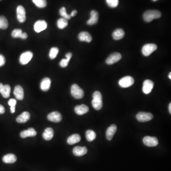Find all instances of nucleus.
Returning <instances> with one entry per match:
<instances>
[{"label": "nucleus", "mask_w": 171, "mask_h": 171, "mask_svg": "<svg viewBox=\"0 0 171 171\" xmlns=\"http://www.w3.org/2000/svg\"><path fill=\"white\" fill-rule=\"evenodd\" d=\"M11 113H14L15 112V107H11Z\"/></svg>", "instance_id": "42"}, {"label": "nucleus", "mask_w": 171, "mask_h": 171, "mask_svg": "<svg viewBox=\"0 0 171 171\" xmlns=\"http://www.w3.org/2000/svg\"><path fill=\"white\" fill-rule=\"evenodd\" d=\"M125 36V32L122 29H118L113 32L112 34L113 39L115 40H119L124 38Z\"/></svg>", "instance_id": "26"}, {"label": "nucleus", "mask_w": 171, "mask_h": 171, "mask_svg": "<svg viewBox=\"0 0 171 171\" xmlns=\"http://www.w3.org/2000/svg\"><path fill=\"white\" fill-rule=\"evenodd\" d=\"M89 111V108L86 105L82 104L77 106L75 108V112L79 115H83Z\"/></svg>", "instance_id": "17"}, {"label": "nucleus", "mask_w": 171, "mask_h": 171, "mask_svg": "<svg viewBox=\"0 0 171 171\" xmlns=\"http://www.w3.org/2000/svg\"><path fill=\"white\" fill-rule=\"evenodd\" d=\"M23 33V31L21 29H15L11 33V36L14 38H21Z\"/></svg>", "instance_id": "34"}, {"label": "nucleus", "mask_w": 171, "mask_h": 171, "mask_svg": "<svg viewBox=\"0 0 171 171\" xmlns=\"http://www.w3.org/2000/svg\"><path fill=\"white\" fill-rule=\"evenodd\" d=\"M162 14L158 10H148L143 15V19L147 23L151 22L153 19L161 17Z\"/></svg>", "instance_id": "2"}, {"label": "nucleus", "mask_w": 171, "mask_h": 171, "mask_svg": "<svg viewBox=\"0 0 171 171\" xmlns=\"http://www.w3.org/2000/svg\"><path fill=\"white\" fill-rule=\"evenodd\" d=\"M122 58V55L118 52H114L110 55L106 60V63L108 65H112L119 62Z\"/></svg>", "instance_id": "8"}, {"label": "nucleus", "mask_w": 171, "mask_h": 171, "mask_svg": "<svg viewBox=\"0 0 171 171\" xmlns=\"http://www.w3.org/2000/svg\"><path fill=\"white\" fill-rule=\"evenodd\" d=\"M16 160V156L14 154H7L2 158V161L6 164H13L15 163Z\"/></svg>", "instance_id": "23"}, {"label": "nucleus", "mask_w": 171, "mask_h": 171, "mask_svg": "<svg viewBox=\"0 0 171 171\" xmlns=\"http://www.w3.org/2000/svg\"><path fill=\"white\" fill-rule=\"evenodd\" d=\"M143 143L146 146L149 147H155L158 144V140L156 137L152 136H145L143 140Z\"/></svg>", "instance_id": "10"}, {"label": "nucleus", "mask_w": 171, "mask_h": 171, "mask_svg": "<svg viewBox=\"0 0 171 171\" xmlns=\"http://www.w3.org/2000/svg\"><path fill=\"white\" fill-rule=\"evenodd\" d=\"M33 55L32 51H27L24 52L19 57V62L22 65L27 64L32 60Z\"/></svg>", "instance_id": "7"}, {"label": "nucleus", "mask_w": 171, "mask_h": 171, "mask_svg": "<svg viewBox=\"0 0 171 171\" xmlns=\"http://www.w3.org/2000/svg\"><path fill=\"white\" fill-rule=\"evenodd\" d=\"M5 112V109L4 107L1 105H0V114H4Z\"/></svg>", "instance_id": "39"}, {"label": "nucleus", "mask_w": 171, "mask_h": 171, "mask_svg": "<svg viewBox=\"0 0 171 171\" xmlns=\"http://www.w3.org/2000/svg\"><path fill=\"white\" fill-rule=\"evenodd\" d=\"M11 88L9 85H3L2 88L0 90V93L4 98H8L10 95Z\"/></svg>", "instance_id": "27"}, {"label": "nucleus", "mask_w": 171, "mask_h": 171, "mask_svg": "<svg viewBox=\"0 0 171 171\" xmlns=\"http://www.w3.org/2000/svg\"><path fill=\"white\" fill-rule=\"evenodd\" d=\"M77 14V11L76 10H74L72 11V12H71V17H74L76 15V14Z\"/></svg>", "instance_id": "41"}, {"label": "nucleus", "mask_w": 171, "mask_h": 171, "mask_svg": "<svg viewBox=\"0 0 171 171\" xmlns=\"http://www.w3.org/2000/svg\"><path fill=\"white\" fill-rule=\"evenodd\" d=\"M37 135V132L35 131V129L33 128H30L27 130H24L22 131L21 133V137L23 139H25L28 136H31V137H33V136H36Z\"/></svg>", "instance_id": "21"}, {"label": "nucleus", "mask_w": 171, "mask_h": 171, "mask_svg": "<svg viewBox=\"0 0 171 171\" xmlns=\"http://www.w3.org/2000/svg\"><path fill=\"white\" fill-rule=\"evenodd\" d=\"M136 118L137 120L139 122H146L152 120L154 118V116L151 113L141 112L137 114Z\"/></svg>", "instance_id": "6"}, {"label": "nucleus", "mask_w": 171, "mask_h": 171, "mask_svg": "<svg viewBox=\"0 0 171 171\" xmlns=\"http://www.w3.org/2000/svg\"><path fill=\"white\" fill-rule=\"evenodd\" d=\"M92 105L93 107L96 110H100L102 108V96L100 91H96L93 94Z\"/></svg>", "instance_id": "1"}, {"label": "nucleus", "mask_w": 171, "mask_h": 171, "mask_svg": "<svg viewBox=\"0 0 171 171\" xmlns=\"http://www.w3.org/2000/svg\"><path fill=\"white\" fill-rule=\"evenodd\" d=\"M54 135V131L53 129L50 127L46 128L42 134L43 139L47 141L50 140L53 138Z\"/></svg>", "instance_id": "24"}, {"label": "nucleus", "mask_w": 171, "mask_h": 171, "mask_svg": "<svg viewBox=\"0 0 171 171\" xmlns=\"http://www.w3.org/2000/svg\"><path fill=\"white\" fill-rule=\"evenodd\" d=\"M17 17L19 23H23L26 19V11L22 5H19L17 8Z\"/></svg>", "instance_id": "9"}, {"label": "nucleus", "mask_w": 171, "mask_h": 171, "mask_svg": "<svg viewBox=\"0 0 171 171\" xmlns=\"http://www.w3.org/2000/svg\"><path fill=\"white\" fill-rule=\"evenodd\" d=\"M31 115L28 112H24L17 118V122L19 123H24L30 119Z\"/></svg>", "instance_id": "22"}, {"label": "nucleus", "mask_w": 171, "mask_h": 171, "mask_svg": "<svg viewBox=\"0 0 171 171\" xmlns=\"http://www.w3.org/2000/svg\"><path fill=\"white\" fill-rule=\"evenodd\" d=\"M47 118L49 121L51 122L58 123L62 121V114L60 112L55 111L49 113L48 115Z\"/></svg>", "instance_id": "12"}, {"label": "nucleus", "mask_w": 171, "mask_h": 171, "mask_svg": "<svg viewBox=\"0 0 171 171\" xmlns=\"http://www.w3.org/2000/svg\"><path fill=\"white\" fill-rule=\"evenodd\" d=\"M16 98L18 100H22L24 98V89L21 86L17 85L15 87L14 92Z\"/></svg>", "instance_id": "15"}, {"label": "nucleus", "mask_w": 171, "mask_h": 171, "mask_svg": "<svg viewBox=\"0 0 171 171\" xmlns=\"http://www.w3.org/2000/svg\"><path fill=\"white\" fill-rule=\"evenodd\" d=\"M71 94L76 99H81L84 96V92L77 84L72 85L71 88Z\"/></svg>", "instance_id": "3"}, {"label": "nucleus", "mask_w": 171, "mask_h": 171, "mask_svg": "<svg viewBox=\"0 0 171 171\" xmlns=\"http://www.w3.org/2000/svg\"><path fill=\"white\" fill-rule=\"evenodd\" d=\"M59 52V49L58 48L53 47L50 49L49 53V58L51 60H53L56 58Z\"/></svg>", "instance_id": "33"}, {"label": "nucleus", "mask_w": 171, "mask_h": 171, "mask_svg": "<svg viewBox=\"0 0 171 171\" xmlns=\"http://www.w3.org/2000/svg\"><path fill=\"white\" fill-rule=\"evenodd\" d=\"M98 12L96 11L93 10L90 12V18L87 22V24L89 25H93L97 24L98 22Z\"/></svg>", "instance_id": "14"}, {"label": "nucleus", "mask_w": 171, "mask_h": 171, "mask_svg": "<svg viewBox=\"0 0 171 171\" xmlns=\"http://www.w3.org/2000/svg\"><path fill=\"white\" fill-rule=\"evenodd\" d=\"M86 136L88 141L92 142L96 138V134L93 130H88L86 132Z\"/></svg>", "instance_id": "30"}, {"label": "nucleus", "mask_w": 171, "mask_h": 171, "mask_svg": "<svg viewBox=\"0 0 171 171\" xmlns=\"http://www.w3.org/2000/svg\"><path fill=\"white\" fill-rule=\"evenodd\" d=\"M117 130V126L115 125H112L107 129V132H106V137L108 140L110 141L113 139Z\"/></svg>", "instance_id": "18"}, {"label": "nucleus", "mask_w": 171, "mask_h": 171, "mask_svg": "<svg viewBox=\"0 0 171 171\" xmlns=\"http://www.w3.org/2000/svg\"><path fill=\"white\" fill-rule=\"evenodd\" d=\"M8 20L4 16H0V29H6L8 27Z\"/></svg>", "instance_id": "31"}, {"label": "nucleus", "mask_w": 171, "mask_h": 171, "mask_svg": "<svg viewBox=\"0 0 171 171\" xmlns=\"http://www.w3.org/2000/svg\"><path fill=\"white\" fill-rule=\"evenodd\" d=\"M153 1L156 2L157 1H158V0H153Z\"/></svg>", "instance_id": "45"}, {"label": "nucleus", "mask_w": 171, "mask_h": 171, "mask_svg": "<svg viewBox=\"0 0 171 171\" xmlns=\"http://www.w3.org/2000/svg\"><path fill=\"white\" fill-rule=\"evenodd\" d=\"M135 82V80L133 77L131 76H126L120 79L119 81V85L121 88H126L132 86Z\"/></svg>", "instance_id": "4"}, {"label": "nucleus", "mask_w": 171, "mask_h": 171, "mask_svg": "<svg viewBox=\"0 0 171 171\" xmlns=\"http://www.w3.org/2000/svg\"><path fill=\"white\" fill-rule=\"evenodd\" d=\"M79 40L81 41H86L90 42L92 40V36L88 32H82L79 34L78 36Z\"/></svg>", "instance_id": "16"}, {"label": "nucleus", "mask_w": 171, "mask_h": 171, "mask_svg": "<svg viewBox=\"0 0 171 171\" xmlns=\"http://www.w3.org/2000/svg\"><path fill=\"white\" fill-rule=\"evenodd\" d=\"M72 56V54L71 52H69L68 53L66 54V58H64L61 61L60 63V66L62 68L67 67L68 64H69V62H70L71 58Z\"/></svg>", "instance_id": "28"}, {"label": "nucleus", "mask_w": 171, "mask_h": 171, "mask_svg": "<svg viewBox=\"0 0 171 171\" xmlns=\"http://www.w3.org/2000/svg\"><path fill=\"white\" fill-rule=\"evenodd\" d=\"M47 23L44 20H39L34 24V31L37 33L40 32L47 28Z\"/></svg>", "instance_id": "13"}, {"label": "nucleus", "mask_w": 171, "mask_h": 171, "mask_svg": "<svg viewBox=\"0 0 171 171\" xmlns=\"http://www.w3.org/2000/svg\"><path fill=\"white\" fill-rule=\"evenodd\" d=\"M68 25V19H66L64 18H61L58 20L57 26L59 29H64L67 27Z\"/></svg>", "instance_id": "29"}, {"label": "nucleus", "mask_w": 171, "mask_h": 171, "mask_svg": "<svg viewBox=\"0 0 171 171\" xmlns=\"http://www.w3.org/2000/svg\"><path fill=\"white\" fill-rule=\"evenodd\" d=\"M6 62L5 57L2 55L0 54V67L4 65Z\"/></svg>", "instance_id": "38"}, {"label": "nucleus", "mask_w": 171, "mask_h": 171, "mask_svg": "<svg viewBox=\"0 0 171 171\" xmlns=\"http://www.w3.org/2000/svg\"><path fill=\"white\" fill-rule=\"evenodd\" d=\"M81 140V136L79 134H73L69 137L67 139V143L70 145H73L75 143L80 142Z\"/></svg>", "instance_id": "25"}, {"label": "nucleus", "mask_w": 171, "mask_h": 171, "mask_svg": "<svg viewBox=\"0 0 171 171\" xmlns=\"http://www.w3.org/2000/svg\"><path fill=\"white\" fill-rule=\"evenodd\" d=\"M16 103V100L14 99V98H11L8 101L9 105L11 107H15Z\"/></svg>", "instance_id": "37"}, {"label": "nucleus", "mask_w": 171, "mask_h": 171, "mask_svg": "<svg viewBox=\"0 0 171 171\" xmlns=\"http://www.w3.org/2000/svg\"><path fill=\"white\" fill-rule=\"evenodd\" d=\"M51 86V80L49 78H45L41 83V88L42 91H47L49 90Z\"/></svg>", "instance_id": "20"}, {"label": "nucleus", "mask_w": 171, "mask_h": 171, "mask_svg": "<svg viewBox=\"0 0 171 171\" xmlns=\"http://www.w3.org/2000/svg\"><path fill=\"white\" fill-rule=\"evenodd\" d=\"M154 86V83L152 80L147 79L143 82L142 90L146 94L150 93Z\"/></svg>", "instance_id": "11"}, {"label": "nucleus", "mask_w": 171, "mask_h": 171, "mask_svg": "<svg viewBox=\"0 0 171 171\" xmlns=\"http://www.w3.org/2000/svg\"><path fill=\"white\" fill-rule=\"evenodd\" d=\"M88 150L86 147H76L73 150V153L75 156H81L87 153Z\"/></svg>", "instance_id": "19"}, {"label": "nucleus", "mask_w": 171, "mask_h": 171, "mask_svg": "<svg viewBox=\"0 0 171 171\" xmlns=\"http://www.w3.org/2000/svg\"><path fill=\"white\" fill-rule=\"evenodd\" d=\"M169 113H170V114H171V103H170L169 104Z\"/></svg>", "instance_id": "43"}, {"label": "nucleus", "mask_w": 171, "mask_h": 171, "mask_svg": "<svg viewBox=\"0 0 171 171\" xmlns=\"http://www.w3.org/2000/svg\"><path fill=\"white\" fill-rule=\"evenodd\" d=\"M60 14L62 18L66 19H71V15H68L67 13V11H66V9L65 8L62 7L61 9L60 10Z\"/></svg>", "instance_id": "35"}, {"label": "nucleus", "mask_w": 171, "mask_h": 171, "mask_svg": "<svg viewBox=\"0 0 171 171\" xmlns=\"http://www.w3.org/2000/svg\"><path fill=\"white\" fill-rule=\"evenodd\" d=\"M157 47V45L153 43L146 44L143 47L142 51L144 56L147 57L150 55L153 52L156 50Z\"/></svg>", "instance_id": "5"}, {"label": "nucleus", "mask_w": 171, "mask_h": 171, "mask_svg": "<svg viewBox=\"0 0 171 171\" xmlns=\"http://www.w3.org/2000/svg\"><path fill=\"white\" fill-rule=\"evenodd\" d=\"M107 4L111 8H116L118 5V0H106Z\"/></svg>", "instance_id": "36"}, {"label": "nucleus", "mask_w": 171, "mask_h": 171, "mask_svg": "<svg viewBox=\"0 0 171 171\" xmlns=\"http://www.w3.org/2000/svg\"><path fill=\"white\" fill-rule=\"evenodd\" d=\"M168 77H169V79H171V72H170L169 74V75H168Z\"/></svg>", "instance_id": "44"}, {"label": "nucleus", "mask_w": 171, "mask_h": 171, "mask_svg": "<svg viewBox=\"0 0 171 171\" xmlns=\"http://www.w3.org/2000/svg\"><path fill=\"white\" fill-rule=\"evenodd\" d=\"M33 3L40 8H45L47 5L46 0H32Z\"/></svg>", "instance_id": "32"}, {"label": "nucleus", "mask_w": 171, "mask_h": 171, "mask_svg": "<svg viewBox=\"0 0 171 171\" xmlns=\"http://www.w3.org/2000/svg\"><path fill=\"white\" fill-rule=\"evenodd\" d=\"M27 38H28V35H27V33L26 32L23 33V34H22V36H21V39L25 40V39H27Z\"/></svg>", "instance_id": "40"}]
</instances>
